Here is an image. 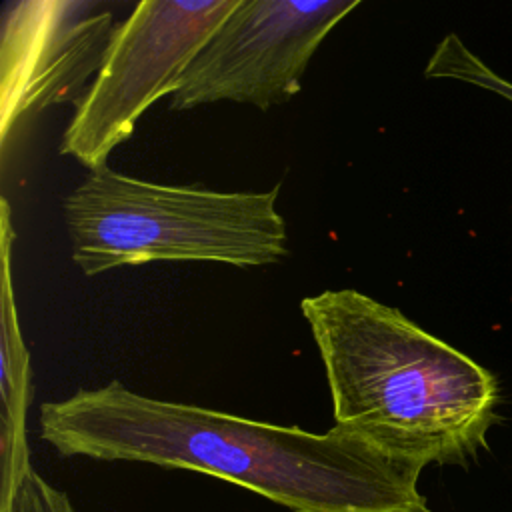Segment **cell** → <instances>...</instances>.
Here are the masks:
<instances>
[{
    "instance_id": "cell-1",
    "label": "cell",
    "mask_w": 512,
    "mask_h": 512,
    "mask_svg": "<svg viewBox=\"0 0 512 512\" xmlns=\"http://www.w3.org/2000/svg\"><path fill=\"white\" fill-rule=\"evenodd\" d=\"M38 420L40 438L62 456L192 470L294 512H430L422 468L338 426L318 434L258 422L142 396L116 380L44 402Z\"/></svg>"
},
{
    "instance_id": "cell-2",
    "label": "cell",
    "mask_w": 512,
    "mask_h": 512,
    "mask_svg": "<svg viewBox=\"0 0 512 512\" xmlns=\"http://www.w3.org/2000/svg\"><path fill=\"white\" fill-rule=\"evenodd\" d=\"M332 396L334 426L418 468L476 458L500 386L476 360L358 290L300 302Z\"/></svg>"
},
{
    "instance_id": "cell-3",
    "label": "cell",
    "mask_w": 512,
    "mask_h": 512,
    "mask_svg": "<svg viewBox=\"0 0 512 512\" xmlns=\"http://www.w3.org/2000/svg\"><path fill=\"white\" fill-rule=\"evenodd\" d=\"M266 192L168 186L120 174L108 164L64 198L72 260L94 276L166 260L266 266L288 256V228Z\"/></svg>"
},
{
    "instance_id": "cell-4",
    "label": "cell",
    "mask_w": 512,
    "mask_h": 512,
    "mask_svg": "<svg viewBox=\"0 0 512 512\" xmlns=\"http://www.w3.org/2000/svg\"><path fill=\"white\" fill-rule=\"evenodd\" d=\"M240 0H144L112 32L104 60L76 104L60 154L88 170L106 166L138 118L172 96L200 50Z\"/></svg>"
},
{
    "instance_id": "cell-5",
    "label": "cell",
    "mask_w": 512,
    "mask_h": 512,
    "mask_svg": "<svg viewBox=\"0 0 512 512\" xmlns=\"http://www.w3.org/2000/svg\"><path fill=\"white\" fill-rule=\"evenodd\" d=\"M358 0H240L170 96L172 110L220 100L268 110L302 88L310 58Z\"/></svg>"
},
{
    "instance_id": "cell-6",
    "label": "cell",
    "mask_w": 512,
    "mask_h": 512,
    "mask_svg": "<svg viewBox=\"0 0 512 512\" xmlns=\"http://www.w3.org/2000/svg\"><path fill=\"white\" fill-rule=\"evenodd\" d=\"M108 4L24 0L12 4L2 36L0 140L30 114L80 102L114 32Z\"/></svg>"
},
{
    "instance_id": "cell-7",
    "label": "cell",
    "mask_w": 512,
    "mask_h": 512,
    "mask_svg": "<svg viewBox=\"0 0 512 512\" xmlns=\"http://www.w3.org/2000/svg\"><path fill=\"white\" fill-rule=\"evenodd\" d=\"M0 210V512L8 508L18 484L32 470L26 442V416L32 404L30 354L22 338L12 286L14 228L10 206L2 198Z\"/></svg>"
},
{
    "instance_id": "cell-8",
    "label": "cell",
    "mask_w": 512,
    "mask_h": 512,
    "mask_svg": "<svg viewBox=\"0 0 512 512\" xmlns=\"http://www.w3.org/2000/svg\"><path fill=\"white\" fill-rule=\"evenodd\" d=\"M424 76L460 80L512 102V82L480 60L456 34H446L440 40L426 64Z\"/></svg>"
},
{
    "instance_id": "cell-9",
    "label": "cell",
    "mask_w": 512,
    "mask_h": 512,
    "mask_svg": "<svg viewBox=\"0 0 512 512\" xmlns=\"http://www.w3.org/2000/svg\"><path fill=\"white\" fill-rule=\"evenodd\" d=\"M2 512H78L68 494L44 480L34 468L18 484L10 504Z\"/></svg>"
}]
</instances>
